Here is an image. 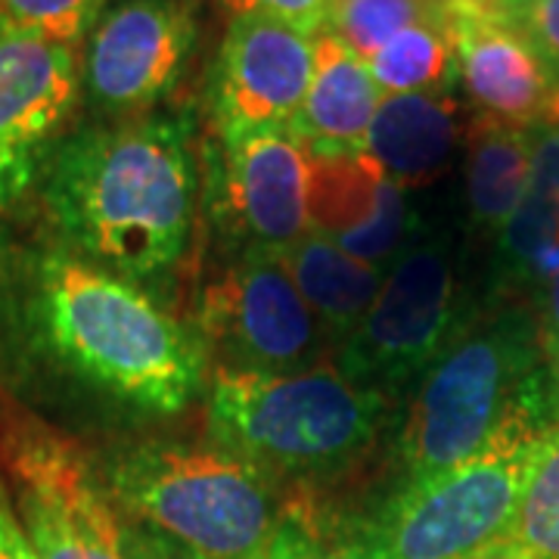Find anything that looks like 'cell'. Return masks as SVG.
<instances>
[{"label":"cell","mask_w":559,"mask_h":559,"mask_svg":"<svg viewBox=\"0 0 559 559\" xmlns=\"http://www.w3.org/2000/svg\"><path fill=\"white\" fill-rule=\"evenodd\" d=\"M47 209L72 255L131 283L178 271L197 215V171L178 119L81 131L47 165Z\"/></svg>","instance_id":"cell-1"},{"label":"cell","mask_w":559,"mask_h":559,"mask_svg":"<svg viewBox=\"0 0 559 559\" xmlns=\"http://www.w3.org/2000/svg\"><path fill=\"white\" fill-rule=\"evenodd\" d=\"M32 318L50 358L124 407L165 417L180 414L200 392V342L143 286L72 252L38 261Z\"/></svg>","instance_id":"cell-2"},{"label":"cell","mask_w":559,"mask_h":559,"mask_svg":"<svg viewBox=\"0 0 559 559\" xmlns=\"http://www.w3.org/2000/svg\"><path fill=\"white\" fill-rule=\"evenodd\" d=\"M538 318L507 305L460 326L419 377L401 432L404 481L429 479L476 457L500 429L528 411H547Z\"/></svg>","instance_id":"cell-3"},{"label":"cell","mask_w":559,"mask_h":559,"mask_svg":"<svg viewBox=\"0 0 559 559\" xmlns=\"http://www.w3.org/2000/svg\"><path fill=\"white\" fill-rule=\"evenodd\" d=\"M209 439L261 473L318 479L364 457L380 436L385 395L340 367L242 373L218 367L209 389Z\"/></svg>","instance_id":"cell-4"},{"label":"cell","mask_w":559,"mask_h":559,"mask_svg":"<svg viewBox=\"0 0 559 559\" xmlns=\"http://www.w3.org/2000/svg\"><path fill=\"white\" fill-rule=\"evenodd\" d=\"M100 485L128 520L215 559H261L286 513L274 479L215 441L124 444L103 463Z\"/></svg>","instance_id":"cell-5"},{"label":"cell","mask_w":559,"mask_h":559,"mask_svg":"<svg viewBox=\"0 0 559 559\" xmlns=\"http://www.w3.org/2000/svg\"><path fill=\"white\" fill-rule=\"evenodd\" d=\"M547 411L510 419L476 457L404 481L358 535L373 559H463L510 540L528 476L538 463Z\"/></svg>","instance_id":"cell-6"},{"label":"cell","mask_w":559,"mask_h":559,"mask_svg":"<svg viewBox=\"0 0 559 559\" xmlns=\"http://www.w3.org/2000/svg\"><path fill=\"white\" fill-rule=\"evenodd\" d=\"M460 330L451 242L414 237L385 271L380 296L360 326L340 345V370L382 395L439 358Z\"/></svg>","instance_id":"cell-7"},{"label":"cell","mask_w":559,"mask_h":559,"mask_svg":"<svg viewBox=\"0 0 559 559\" xmlns=\"http://www.w3.org/2000/svg\"><path fill=\"white\" fill-rule=\"evenodd\" d=\"M202 333L224 370L296 373L320 364L323 326L277 252L246 249L202 301Z\"/></svg>","instance_id":"cell-8"},{"label":"cell","mask_w":559,"mask_h":559,"mask_svg":"<svg viewBox=\"0 0 559 559\" xmlns=\"http://www.w3.org/2000/svg\"><path fill=\"white\" fill-rule=\"evenodd\" d=\"M193 40L197 22L183 0H121L87 44L91 100L112 116L150 109L178 84Z\"/></svg>","instance_id":"cell-9"},{"label":"cell","mask_w":559,"mask_h":559,"mask_svg":"<svg viewBox=\"0 0 559 559\" xmlns=\"http://www.w3.org/2000/svg\"><path fill=\"white\" fill-rule=\"evenodd\" d=\"M444 25L469 100L503 124H535L559 106V79L498 0H444Z\"/></svg>","instance_id":"cell-10"},{"label":"cell","mask_w":559,"mask_h":559,"mask_svg":"<svg viewBox=\"0 0 559 559\" xmlns=\"http://www.w3.org/2000/svg\"><path fill=\"white\" fill-rule=\"evenodd\" d=\"M79 97L72 44L0 25V209L38 171L40 150Z\"/></svg>","instance_id":"cell-11"},{"label":"cell","mask_w":559,"mask_h":559,"mask_svg":"<svg viewBox=\"0 0 559 559\" xmlns=\"http://www.w3.org/2000/svg\"><path fill=\"white\" fill-rule=\"evenodd\" d=\"M224 205L249 249L283 255L311 230V156L289 124L224 131Z\"/></svg>","instance_id":"cell-12"},{"label":"cell","mask_w":559,"mask_h":559,"mask_svg":"<svg viewBox=\"0 0 559 559\" xmlns=\"http://www.w3.org/2000/svg\"><path fill=\"white\" fill-rule=\"evenodd\" d=\"M314 72V38L271 16H234L221 47L215 106L221 134L289 124Z\"/></svg>","instance_id":"cell-13"},{"label":"cell","mask_w":559,"mask_h":559,"mask_svg":"<svg viewBox=\"0 0 559 559\" xmlns=\"http://www.w3.org/2000/svg\"><path fill=\"white\" fill-rule=\"evenodd\" d=\"M308 221L314 234L382 271L417 237L407 190L364 156L311 159Z\"/></svg>","instance_id":"cell-14"},{"label":"cell","mask_w":559,"mask_h":559,"mask_svg":"<svg viewBox=\"0 0 559 559\" xmlns=\"http://www.w3.org/2000/svg\"><path fill=\"white\" fill-rule=\"evenodd\" d=\"M3 454L16 481L20 522L38 559H87L81 522L100 481L79 451L44 429H16Z\"/></svg>","instance_id":"cell-15"},{"label":"cell","mask_w":559,"mask_h":559,"mask_svg":"<svg viewBox=\"0 0 559 559\" xmlns=\"http://www.w3.org/2000/svg\"><path fill=\"white\" fill-rule=\"evenodd\" d=\"M382 106V91L367 62L352 53L336 35L314 38V72L296 119L293 134L311 159H352L364 153L370 124Z\"/></svg>","instance_id":"cell-16"},{"label":"cell","mask_w":559,"mask_h":559,"mask_svg":"<svg viewBox=\"0 0 559 559\" xmlns=\"http://www.w3.org/2000/svg\"><path fill=\"white\" fill-rule=\"evenodd\" d=\"M457 138V106L444 91L399 94L382 97L360 156L407 190L411 183H426L439 175Z\"/></svg>","instance_id":"cell-17"},{"label":"cell","mask_w":559,"mask_h":559,"mask_svg":"<svg viewBox=\"0 0 559 559\" xmlns=\"http://www.w3.org/2000/svg\"><path fill=\"white\" fill-rule=\"evenodd\" d=\"M498 237L503 283L538 289L559 271V109L532 124V183Z\"/></svg>","instance_id":"cell-18"},{"label":"cell","mask_w":559,"mask_h":559,"mask_svg":"<svg viewBox=\"0 0 559 559\" xmlns=\"http://www.w3.org/2000/svg\"><path fill=\"white\" fill-rule=\"evenodd\" d=\"M283 261L299 286L301 299L308 301L311 314L323 326L326 340L336 345L358 330L385 283L382 267L348 255L314 230H308L293 249H286Z\"/></svg>","instance_id":"cell-19"},{"label":"cell","mask_w":559,"mask_h":559,"mask_svg":"<svg viewBox=\"0 0 559 559\" xmlns=\"http://www.w3.org/2000/svg\"><path fill=\"white\" fill-rule=\"evenodd\" d=\"M532 183V124L481 119L466 156V202L476 230L500 234Z\"/></svg>","instance_id":"cell-20"},{"label":"cell","mask_w":559,"mask_h":559,"mask_svg":"<svg viewBox=\"0 0 559 559\" xmlns=\"http://www.w3.org/2000/svg\"><path fill=\"white\" fill-rule=\"evenodd\" d=\"M367 69L382 91V97L444 91L451 75L457 72L444 13L399 32L367 60Z\"/></svg>","instance_id":"cell-21"},{"label":"cell","mask_w":559,"mask_h":559,"mask_svg":"<svg viewBox=\"0 0 559 559\" xmlns=\"http://www.w3.org/2000/svg\"><path fill=\"white\" fill-rule=\"evenodd\" d=\"M444 0H333L326 32L367 62L399 32L441 16Z\"/></svg>","instance_id":"cell-22"},{"label":"cell","mask_w":559,"mask_h":559,"mask_svg":"<svg viewBox=\"0 0 559 559\" xmlns=\"http://www.w3.org/2000/svg\"><path fill=\"white\" fill-rule=\"evenodd\" d=\"M510 540L538 559H559V426L544 439Z\"/></svg>","instance_id":"cell-23"},{"label":"cell","mask_w":559,"mask_h":559,"mask_svg":"<svg viewBox=\"0 0 559 559\" xmlns=\"http://www.w3.org/2000/svg\"><path fill=\"white\" fill-rule=\"evenodd\" d=\"M103 3L106 0H0V25L75 47L97 22Z\"/></svg>","instance_id":"cell-24"},{"label":"cell","mask_w":559,"mask_h":559,"mask_svg":"<svg viewBox=\"0 0 559 559\" xmlns=\"http://www.w3.org/2000/svg\"><path fill=\"white\" fill-rule=\"evenodd\" d=\"M261 559H373L358 535L352 538H336L330 532H323L314 516H305L299 510L283 513L274 538L267 544V550Z\"/></svg>","instance_id":"cell-25"},{"label":"cell","mask_w":559,"mask_h":559,"mask_svg":"<svg viewBox=\"0 0 559 559\" xmlns=\"http://www.w3.org/2000/svg\"><path fill=\"white\" fill-rule=\"evenodd\" d=\"M234 16H271L286 22L296 32L318 38L330 25V7L333 0H224Z\"/></svg>","instance_id":"cell-26"},{"label":"cell","mask_w":559,"mask_h":559,"mask_svg":"<svg viewBox=\"0 0 559 559\" xmlns=\"http://www.w3.org/2000/svg\"><path fill=\"white\" fill-rule=\"evenodd\" d=\"M121 522V554L124 559H215L205 557L202 550L171 538L168 532H162L156 525L140 520H119Z\"/></svg>","instance_id":"cell-27"},{"label":"cell","mask_w":559,"mask_h":559,"mask_svg":"<svg viewBox=\"0 0 559 559\" xmlns=\"http://www.w3.org/2000/svg\"><path fill=\"white\" fill-rule=\"evenodd\" d=\"M510 16L520 22L522 32L559 79V0H528Z\"/></svg>","instance_id":"cell-28"},{"label":"cell","mask_w":559,"mask_h":559,"mask_svg":"<svg viewBox=\"0 0 559 559\" xmlns=\"http://www.w3.org/2000/svg\"><path fill=\"white\" fill-rule=\"evenodd\" d=\"M0 559H38L13 503H10V491H7L3 479H0Z\"/></svg>","instance_id":"cell-29"},{"label":"cell","mask_w":559,"mask_h":559,"mask_svg":"<svg viewBox=\"0 0 559 559\" xmlns=\"http://www.w3.org/2000/svg\"><path fill=\"white\" fill-rule=\"evenodd\" d=\"M538 330L544 352L559 370V271L538 289Z\"/></svg>","instance_id":"cell-30"},{"label":"cell","mask_w":559,"mask_h":559,"mask_svg":"<svg viewBox=\"0 0 559 559\" xmlns=\"http://www.w3.org/2000/svg\"><path fill=\"white\" fill-rule=\"evenodd\" d=\"M463 559H538L535 554H528L525 547H520L516 540H500L495 547H485L479 554H473V557H463Z\"/></svg>","instance_id":"cell-31"},{"label":"cell","mask_w":559,"mask_h":559,"mask_svg":"<svg viewBox=\"0 0 559 559\" xmlns=\"http://www.w3.org/2000/svg\"><path fill=\"white\" fill-rule=\"evenodd\" d=\"M498 3L503 7V10H507V13H516V10H520V7H525L528 0H498Z\"/></svg>","instance_id":"cell-32"},{"label":"cell","mask_w":559,"mask_h":559,"mask_svg":"<svg viewBox=\"0 0 559 559\" xmlns=\"http://www.w3.org/2000/svg\"><path fill=\"white\" fill-rule=\"evenodd\" d=\"M557 109H559V106H557Z\"/></svg>","instance_id":"cell-33"}]
</instances>
